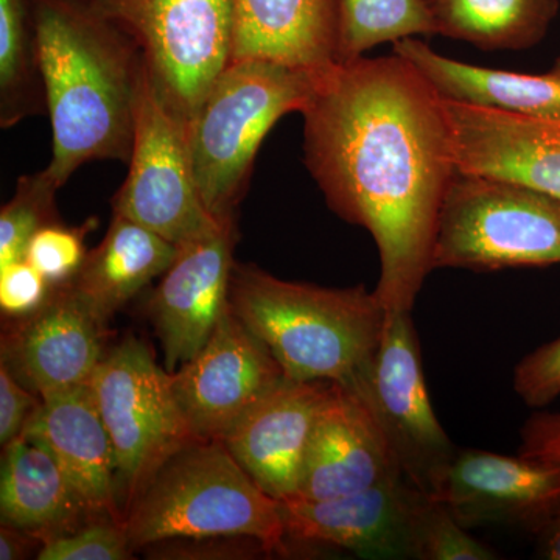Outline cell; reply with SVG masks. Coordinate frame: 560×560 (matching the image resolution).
<instances>
[{
  "instance_id": "cell-1",
  "label": "cell",
  "mask_w": 560,
  "mask_h": 560,
  "mask_svg": "<svg viewBox=\"0 0 560 560\" xmlns=\"http://www.w3.org/2000/svg\"><path fill=\"white\" fill-rule=\"evenodd\" d=\"M302 116L305 165L327 205L377 245L375 294L411 312L458 172L441 95L400 55H363L316 73Z\"/></svg>"
},
{
  "instance_id": "cell-2",
  "label": "cell",
  "mask_w": 560,
  "mask_h": 560,
  "mask_svg": "<svg viewBox=\"0 0 560 560\" xmlns=\"http://www.w3.org/2000/svg\"><path fill=\"white\" fill-rule=\"evenodd\" d=\"M54 156L46 168L65 186L90 161L130 162L142 55L116 22L61 0L33 14Z\"/></svg>"
},
{
  "instance_id": "cell-3",
  "label": "cell",
  "mask_w": 560,
  "mask_h": 560,
  "mask_svg": "<svg viewBox=\"0 0 560 560\" xmlns=\"http://www.w3.org/2000/svg\"><path fill=\"white\" fill-rule=\"evenodd\" d=\"M231 311L294 382L348 385L374 355L386 311L363 285L326 289L235 261Z\"/></svg>"
},
{
  "instance_id": "cell-4",
  "label": "cell",
  "mask_w": 560,
  "mask_h": 560,
  "mask_svg": "<svg viewBox=\"0 0 560 560\" xmlns=\"http://www.w3.org/2000/svg\"><path fill=\"white\" fill-rule=\"evenodd\" d=\"M132 550L162 541L253 537L289 551L282 503L249 477L221 440H194L173 452L121 511Z\"/></svg>"
},
{
  "instance_id": "cell-5",
  "label": "cell",
  "mask_w": 560,
  "mask_h": 560,
  "mask_svg": "<svg viewBox=\"0 0 560 560\" xmlns=\"http://www.w3.org/2000/svg\"><path fill=\"white\" fill-rule=\"evenodd\" d=\"M315 84V72L275 61H232L221 73L187 124L198 190L217 220H234L265 136L305 109Z\"/></svg>"
},
{
  "instance_id": "cell-6",
  "label": "cell",
  "mask_w": 560,
  "mask_h": 560,
  "mask_svg": "<svg viewBox=\"0 0 560 560\" xmlns=\"http://www.w3.org/2000/svg\"><path fill=\"white\" fill-rule=\"evenodd\" d=\"M560 264V201L522 184L456 172L442 205L433 270Z\"/></svg>"
},
{
  "instance_id": "cell-7",
  "label": "cell",
  "mask_w": 560,
  "mask_h": 560,
  "mask_svg": "<svg viewBox=\"0 0 560 560\" xmlns=\"http://www.w3.org/2000/svg\"><path fill=\"white\" fill-rule=\"evenodd\" d=\"M127 33L168 108L189 124L234 61V0H102Z\"/></svg>"
},
{
  "instance_id": "cell-8",
  "label": "cell",
  "mask_w": 560,
  "mask_h": 560,
  "mask_svg": "<svg viewBox=\"0 0 560 560\" xmlns=\"http://www.w3.org/2000/svg\"><path fill=\"white\" fill-rule=\"evenodd\" d=\"M127 179L113 198L114 213L183 246L220 231L206 208L191 167L187 124L161 97L145 65L136 98L135 143Z\"/></svg>"
},
{
  "instance_id": "cell-9",
  "label": "cell",
  "mask_w": 560,
  "mask_h": 560,
  "mask_svg": "<svg viewBox=\"0 0 560 560\" xmlns=\"http://www.w3.org/2000/svg\"><path fill=\"white\" fill-rule=\"evenodd\" d=\"M90 383L116 453L124 511L161 463L198 438L180 412L171 372L139 338L130 335L103 355Z\"/></svg>"
},
{
  "instance_id": "cell-10",
  "label": "cell",
  "mask_w": 560,
  "mask_h": 560,
  "mask_svg": "<svg viewBox=\"0 0 560 560\" xmlns=\"http://www.w3.org/2000/svg\"><path fill=\"white\" fill-rule=\"evenodd\" d=\"M346 386L374 416L405 480L433 495L458 448L431 405L411 312L386 313L381 345Z\"/></svg>"
},
{
  "instance_id": "cell-11",
  "label": "cell",
  "mask_w": 560,
  "mask_h": 560,
  "mask_svg": "<svg viewBox=\"0 0 560 560\" xmlns=\"http://www.w3.org/2000/svg\"><path fill=\"white\" fill-rule=\"evenodd\" d=\"M283 378L278 361L228 308L212 337L171 372L173 393L198 440H223L231 427Z\"/></svg>"
},
{
  "instance_id": "cell-12",
  "label": "cell",
  "mask_w": 560,
  "mask_h": 560,
  "mask_svg": "<svg viewBox=\"0 0 560 560\" xmlns=\"http://www.w3.org/2000/svg\"><path fill=\"white\" fill-rule=\"evenodd\" d=\"M234 246V221L209 237L179 246L178 256L151 294L150 319L168 372L179 370L208 345L230 308Z\"/></svg>"
},
{
  "instance_id": "cell-13",
  "label": "cell",
  "mask_w": 560,
  "mask_h": 560,
  "mask_svg": "<svg viewBox=\"0 0 560 560\" xmlns=\"http://www.w3.org/2000/svg\"><path fill=\"white\" fill-rule=\"evenodd\" d=\"M103 330L70 283L54 285L39 308L3 327L0 361L39 397L75 388L103 359Z\"/></svg>"
},
{
  "instance_id": "cell-14",
  "label": "cell",
  "mask_w": 560,
  "mask_h": 560,
  "mask_svg": "<svg viewBox=\"0 0 560 560\" xmlns=\"http://www.w3.org/2000/svg\"><path fill=\"white\" fill-rule=\"evenodd\" d=\"M442 102L456 171L511 180L560 201V119Z\"/></svg>"
},
{
  "instance_id": "cell-15",
  "label": "cell",
  "mask_w": 560,
  "mask_h": 560,
  "mask_svg": "<svg viewBox=\"0 0 560 560\" xmlns=\"http://www.w3.org/2000/svg\"><path fill=\"white\" fill-rule=\"evenodd\" d=\"M433 497L466 528L508 523L534 533L560 503V467L523 453L458 451Z\"/></svg>"
},
{
  "instance_id": "cell-16",
  "label": "cell",
  "mask_w": 560,
  "mask_h": 560,
  "mask_svg": "<svg viewBox=\"0 0 560 560\" xmlns=\"http://www.w3.org/2000/svg\"><path fill=\"white\" fill-rule=\"evenodd\" d=\"M418 490L399 478L330 499L280 501L287 544L338 548L366 559H411Z\"/></svg>"
},
{
  "instance_id": "cell-17",
  "label": "cell",
  "mask_w": 560,
  "mask_h": 560,
  "mask_svg": "<svg viewBox=\"0 0 560 560\" xmlns=\"http://www.w3.org/2000/svg\"><path fill=\"white\" fill-rule=\"evenodd\" d=\"M330 385L283 377L221 440L272 499L287 501L300 492L313 429Z\"/></svg>"
},
{
  "instance_id": "cell-18",
  "label": "cell",
  "mask_w": 560,
  "mask_h": 560,
  "mask_svg": "<svg viewBox=\"0 0 560 560\" xmlns=\"http://www.w3.org/2000/svg\"><path fill=\"white\" fill-rule=\"evenodd\" d=\"M399 478V464L364 401L349 386L331 382L294 499H330Z\"/></svg>"
},
{
  "instance_id": "cell-19",
  "label": "cell",
  "mask_w": 560,
  "mask_h": 560,
  "mask_svg": "<svg viewBox=\"0 0 560 560\" xmlns=\"http://www.w3.org/2000/svg\"><path fill=\"white\" fill-rule=\"evenodd\" d=\"M21 434L54 456L92 517L120 521L116 453L91 383L40 397Z\"/></svg>"
},
{
  "instance_id": "cell-20",
  "label": "cell",
  "mask_w": 560,
  "mask_h": 560,
  "mask_svg": "<svg viewBox=\"0 0 560 560\" xmlns=\"http://www.w3.org/2000/svg\"><path fill=\"white\" fill-rule=\"evenodd\" d=\"M234 61L319 73L338 65L340 0H234Z\"/></svg>"
},
{
  "instance_id": "cell-21",
  "label": "cell",
  "mask_w": 560,
  "mask_h": 560,
  "mask_svg": "<svg viewBox=\"0 0 560 560\" xmlns=\"http://www.w3.org/2000/svg\"><path fill=\"white\" fill-rule=\"evenodd\" d=\"M178 253L179 246L156 232L114 213L105 238L68 283L106 327L128 301L172 267Z\"/></svg>"
},
{
  "instance_id": "cell-22",
  "label": "cell",
  "mask_w": 560,
  "mask_h": 560,
  "mask_svg": "<svg viewBox=\"0 0 560 560\" xmlns=\"http://www.w3.org/2000/svg\"><path fill=\"white\" fill-rule=\"evenodd\" d=\"M394 54L410 61L445 101L506 110L540 119H560V79L478 68L442 57L425 43L396 40Z\"/></svg>"
},
{
  "instance_id": "cell-23",
  "label": "cell",
  "mask_w": 560,
  "mask_h": 560,
  "mask_svg": "<svg viewBox=\"0 0 560 560\" xmlns=\"http://www.w3.org/2000/svg\"><path fill=\"white\" fill-rule=\"evenodd\" d=\"M86 515L90 512L43 445L24 434L5 445L0 477L2 525L27 530L47 541L80 528Z\"/></svg>"
},
{
  "instance_id": "cell-24",
  "label": "cell",
  "mask_w": 560,
  "mask_h": 560,
  "mask_svg": "<svg viewBox=\"0 0 560 560\" xmlns=\"http://www.w3.org/2000/svg\"><path fill=\"white\" fill-rule=\"evenodd\" d=\"M436 33L485 50L536 46L558 16L559 0H431Z\"/></svg>"
},
{
  "instance_id": "cell-25",
  "label": "cell",
  "mask_w": 560,
  "mask_h": 560,
  "mask_svg": "<svg viewBox=\"0 0 560 560\" xmlns=\"http://www.w3.org/2000/svg\"><path fill=\"white\" fill-rule=\"evenodd\" d=\"M36 55L35 33L28 31L22 0H0V125L11 128L39 113L46 94Z\"/></svg>"
},
{
  "instance_id": "cell-26",
  "label": "cell",
  "mask_w": 560,
  "mask_h": 560,
  "mask_svg": "<svg viewBox=\"0 0 560 560\" xmlns=\"http://www.w3.org/2000/svg\"><path fill=\"white\" fill-rule=\"evenodd\" d=\"M434 33L431 0H340L338 62L357 60L378 44Z\"/></svg>"
},
{
  "instance_id": "cell-27",
  "label": "cell",
  "mask_w": 560,
  "mask_h": 560,
  "mask_svg": "<svg viewBox=\"0 0 560 560\" xmlns=\"http://www.w3.org/2000/svg\"><path fill=\"white\" fill-rule=\"evenodd\" d=\"M411 559L492 560L495 552L474 539L442 501L418 490L411 510Z\"/></svg>"
},
{
  "instance_id": "cell-28",
  "label": "cell",
  "mask_w": 560,
  "mask_h": 560,
  "mask_svg": "<svg viewBox=\"0 0 560 560\" xmlns=\"http://www.w3.org/2000/svg\"><path fill=\"white\" fill-rule=\"evenodd\" d=\"M58 190L46 171L18 179L14 197L0 210V267L25 259L33 235L47 224L60 223Z\"/></svg>"
},
{
  "instance_id": "cell-29",
  "label": "cell",
  "mask_w": 560,
  "mask_h": 560,
  "mask_svg": "<svg viewBox=\"0 0 560 560\" xmlns=\"http://www.w3.org/2000/svg\"><path fill=\"white\" fill-rule=\"evenodd\" d=\"M132 547L120 521L97 517L80 528L44 541L39 560H128Z\"/></svg>"
},
{
  "instance_id": "cell-30",
  "label": "cell",
  "mask_w": 560,
  "mask_h": 560,
  "mask_svg": "<svg viewBox=\"0 0 560 560\" xmlns=\"http://www.w3.org/2000/svg\"><path fill=\"white\" fill-rule=\"evenodd\" d=\"M97 220H90L83 226L68 228L60 223L47 224L33 235L25 250L31 261L51 285H62L75 278L86 259L84 237L95 228Z\"/></svg>"
},
{
  "instance_id": "cell-31",
  "label": "cell",
  "mask_w": 560,
  "mask_h": 560,
  "mask_svg": "<svg viewBox=\"0 0 560 560\" xmlns=\"http://www.w3.org/2000/svg\"><path fill=\"white\" fill-rule=\"evenodd\" d=\"M514 388L528 407L540 408L560 396V337L540 346L515 368Z\"/></svg>"
},
{
  "instance_id": "cell-32",
  "label": "cell",
  "mask_w": 560,
  "mask_h": 560,
  "mask_svg": "<svg viewBox=\"0 0 560 560\" xmlns=\"http://www.w3.org/2000/svg\"><path fill=\"white\" fill-rule=\"evenodd\" d=\"M51 289L49 280L27 259L0 267V308L9 318L35 312L49 300Z\"/></svg>"
},
{
  "instance_id": "cell-33",
  "label": "cell",
  "mask_w": 560,
  "mask_h": 560,
  "mask_svg": "<svg viewBox=\"0 0 560 560\" xmlns=\"http://www.w3.org/2000/svg\"><path fill=\"white\" fill-rule=\"evenodd\" d=\"M38 394L22 385L3 361H0V442L3 447L16 440L25 423L40 404Z\"/></svg>"
},
{
  "instance_id": "cell-34",
  "label": "cell",
  "mask_w": 560,
  "mask_h": 560,
  "mask_svg": "<svg viewBox=\"0 0 560 560\" xmlns=\"http://www.w3.org/2000/svg\"><path fill=\"white\" fill-rule=\"evenodd\" d=\"M521 453L560 467V411L537 412L526 420Z\"/></svg>"
},
{
  "instance_id": "cell-35",
  "label": "cell",
  "mask_w": 560,
  "mask_h": 560,
  "mask_svg": "<svg viewBox=\"0 0 560 560\" xmlns=\"http://www.w3.org/2000/svg\"><path fill=\"white\" fill-rule=\"evenodd\" d=\"M44 541L27 530L2 525L0 528V560H22L32 555L33 548L43 547Z\"/></svg>"
},
{
  "instance_id": "cell-36",
  "label": "cell",
  "mask_w": 560,
  "mask_h": 560,
  "mask_svg": "<svg viewBox=\"0 0 560 560\" xmlns=\"http://www.w3.org/2000/svg\"><path fill=\"white\" fill-rule=\"evenodd\" d=\"M540 558L560 560V503L534 530Z\"/></svg>"
},
{
  "instance_id": "cell-37",
  "label": "cell",
  "mask_w": 560,
  "mask_h": 560,
  "mask_svg": "<svg viewBox=\"0 0 560 560\" xmlns=\"http://www.w3.org/2000/svg\"><path fill=\"white\" fill-rule=\"evenodd\" d=\"M552 75L559 77L560 79V58L556 60L555 66H552L551 72Z\"/></svg>"
}]
</instances>
